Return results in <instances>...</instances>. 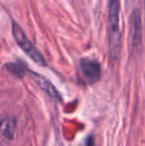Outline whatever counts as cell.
I'll list each match as a JSON object with an SVG mask.
<instances>
[{
	"mask_svg": "<svg viewBox=\"0 0 145 146\" xmlns=\"http://www.w3.org/2000/svg\"><path fill=\"white\" fill-rule=\"evenodd\" d=\"M79 66L81 77L87 85H93L101 80V68L97 61L89 58H83L79 61Z\"/></svg>",
	"mask_w": 145,
	"mask_h": 146,
	"instance_id": "3957f363",
	"label": "cell"
},
{
	"mask_svg": "<svg viewBox=\"0 0 145 146\" xmlns=\"http://www.w3.org/2000/svg\"><path fill=\"white\" fill-rule=\"evenodd\" d=\"M33 78H34L35 83L41 88V90L46 92L52 100H56V102H60V100H62L60 92H59L58 90L53 86V84L51 83L50 81H48V80H46L44 77L37 75L35 73H33Z\"/></svg>",
	"mask_w": 145,
	"mask_h": 146,
	"instance_id": "5b68a950",
	"label": "cell"
},
{
	"mask_svg": "<svg viewBox=\"0 0 145 146\" xmlns=\"http://www.w3.org/2000/svg\"><path fill=\"white\" fill-rule=\"evenodd\" d=\"M12 35L17 45L26 53V55L30 59H32L36 64L43 66V67L47 65L45 58L41 54V52L34 46V44L29 40L26 33L21 28V26L16 22L12 23Z\"/></svg>",
	"mask_w": 145,
	"mask_h": 146,
	"instance_id": "7a4b0ae2",
	"label": "cell"
},
{
	"mask_svg": "<svg viewBox=\"0 0 145 146\" xmlns=\"http://www.w3.org/2000/svg\"><path fill=\"white\" fill-rule=\"evenodd\" d=\"M5 68L9 73H11L13 76L17 78H23L28 72V68L22 62H12L7 63L5 65Z\"/></svg>",
	"mask_w": 145,
	"mask_h": 146,
	"instance_id": "52a82bcc",
	"label": "cell"
},
{
	"mask_svg": "<svg viewBox=\"0 0 145 146\" xmlns=\"http://www.w3.org/2000/svg\"><path fill=\"white\" fill-rule=\"evenodd\" d=\"M143 5H144V19H145V0H143Z\"/></svg>",
	"mask_w": 145,
	"mask_h": 146,
	"instance_id": "9c48e42d",
	"label": "cell"
},
{
	"mask_svg": "<svg viewBox=\"0 0 145 146\" xmlns=\"http://www.w3.org/2000/svg\"><path fill=\"white\" fill-rule=\"evenodd\" d=\"M120 0H109V44L110 57L116 61L120 53Z\"/></svg>",
	"mask_w": 145,
	"mask_h": 146,
	"instance_id": "6da1fadb",
	"label": "cell"
},
{
	"mask_svg": "<svg viewBox=\"0 0 145 146\" xmlns=\"http://www.w3.org/2000/svg\"><path fill=\"white\" fill-rule=\"evenodd\" d=\"M17 120L14 117H6L2 120L1 123V134L6 139H13L15 135Z\"/></svg>",
	"mask_w": 145,
	"mask_h": 146,
	"instance_id": "8992f818",
	"label": "cell"
},
{
	"mask_svg": "<svg viewBox=\"0 0 145 146\" xmlns=\"http://www.w3.org/2000/svg\"><path fill=\"white\" fill-rule=\"evenodd\" d=\"M130 34L132 48L136 49L142 42V22L140 10L135 8L130 15Z\"/></svg>",
	"mask_w": 145,
	"mask_h": 146,
	"instance_id": "277c9868",
	"label": "cell"
},
{
	"mask_svg": "<svg viewBox=\"0 0 145 146\" xmlns=\"http://www.w3.org/2000/svg\"><path fill=\"white\" fill-rule=\"evenodd\" d=\"M81 146H95V138H93V135H89V136H87V138L83 140V142L81 143Z\"/></svg>",
	"mask_w": 145,
	"mask_h": 146,
	"instance_id": "ba28073f",
	"label": "cell"
}]
</instances>
